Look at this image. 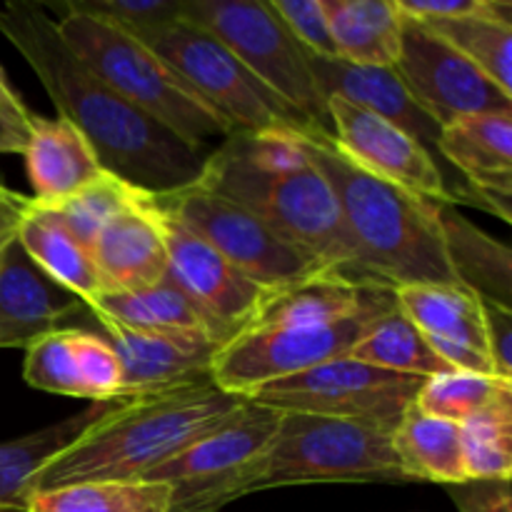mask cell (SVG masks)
<instances>
[{
	"mask_svg": "<svg viewBox=\"0 0 512 512\" xmlns=\"http://www.w3.org/2000/svg\"><path fill=\"white\" fill-rule=\"evenodd\" d=\"M0 33L38 75L60 118L93 145L105 173L150 195L188 188L200 178L208 153L120 98L68 48L43 5H3Z\"/></svg>",
	"mask_w": 512,
	"mask_h": 512,
	"instance_id": "cell-1",
	"label": "cell"
},
{
	"mask_svg": "<svg viewBox=\"0 0 512 512\" xmlns=\"http://www.w3.org/2000/svg\"><path fill=\"white\" fill-rule=\"evenodd\" d=\"M195 183L248 208L328 268L370 283L360 273L333 188L300 148L295 130H235L208 155Z\"/></svg>",
	"mask_w": 512,
	"mask_h": 512,
	"instance_id": "cell-2",
	"label": "cell"
},
{
	"mask_svg": "<svg viewBox=\"0 0 512 512\" xmlns=\"http://www.w3.org/2000/svg\"><path fill=\"white\" fill-rule=\"evenodd\" d=\"M295 138L333 188L360 273L370 283L393 290L460 285L445 255L438 203L370 173L325 130L300 128Z\"/></svg>",
	"mask_w": 512,
	"mask_h": 512,
	"instance_id": "cell-3",
	"label": "cell"
},
{
	"mask_svg": "<svg viewBox=\"0 0 512 512\" xmlns=\"http://www.w3.org/2000/svg\"><path fill=\"white\" fill-rule=\"evenodd\" d=\"M245 400L210 378L120 400L33 475L30 493L98 480H143L238 413Z\"/></svg>",
	"mask_w": 512,
	"mask_h": 512,
	"instance_id": "cell-4",
	"label": "cell"
},
{
	"mask_svg": "<svg viewBox=\"0 0 512 512\" xmlns=\"http://www.w3.org/2000/svg\"><path fill=\"white\" fill-rule=\"evenodd\" d=\"M315 483H410L390 433L353 420L283 413L263 453L220 483L170 503V512H215L273 488Z\"/></svg>",
	"mask_w": 512,
	"mask_h": 512,
	"instance_id": "cell-5",
	"label": "cell"
},
{
	"mask_svg": "<svg viewBox=\"0 0 512 512\" xmlns=\"http://www.w3.org/2000/svg\"><path fill=\"white\" fill-rule=\"evenodd\" d=\"M55 25L68 48L100 80L190 148L210 155L235 133L220 110L138 38L70 10H58Z\"/></svg>",
	"mask_w": 512,
	"mask_h": 512,
	"instance_id": "cell-6",
	"label": "cell"
},
{
	"mask_svg": "<svg viewBox=\"0 0 512 512\" xmlns=\"http://www.w3.org/2000/svg\"><path fill=\"white\" fill-rule=\"evenodd\" d=\"M183 18L220 40L270 93L313 128H330L328 98L310 68V53L263 0H185Z\"/></svg>",
	"mask_w": 512,
	"mask_h": 512,
	"instance_id": "cell-7",
	"label": "cell"
},
{
	"mask_svg": "<svg viewBox=\"0 0 512 512\" xmlns=\"http://www.w3.org/2000/svg\"><path fill=\"white\" fill-rule=\"evenodd\" d=\"M398 308V300L338 323L253 325L225 340L210 363V380L225 393L250 398L255 390L328 360L348 358L370 325Z\"/></svg>",
	"mask_w": 512,
	"mask_h": 512,
	"instance_id": "cell-8",
	"label": "cell"
},
{
	"mask_svg": "<svg viewBox=\"0 0 512 512\" xmlns=\"http://www.w3.org/2000/svg\"><path fill=\"white\" fill-rule=\"evenodd\" d=\"M150 200L160 213L183 223L235 268L270 290H285L315 275L333 273L323 260L280 238L248 208L220 198L198 183L173 193L150 195Z\"/></svg>",
	"mask_w": 512,
	"mask_h": 512,
	"instance_id": "cell-9",
	"label": "cell"
},
{
	"mask_svg": "<svg viewBox=\"0 0 512 512\" xmlns=\"http://www.w3.org/2000/svg\"><path fill=\"white\" fill-rule=\"evenodd\" d=\"M423 380L418 375L390 373L358 360L338 358L290 378L275 380L255 390L248 400L280 413L353 420L393 433L415 405Z\"/></svg>",
	"mask_w": 512,
	"mask_h": 512,
	"instance_id": "cell-10",
	"label": "cell"
},
{
	"mask_svg": "<svg viewBox=\"0 0 512 512\" xmlns=\"http://www.w3.org/2000/svg\"><path fill=\"white\" fill-rule=\"evenodd\" d=\"M140 43L173 65L215 110L235 125V130L265 133L313 128L278 95L270 93L215 35L193 20H175Z\"/></svg>",
	"mask_w": 512,
	"mask_h": 512,
	"instance_id": "cell-11",
	"label": "cell"
},
{
	"mask_svg": "<svg viewBox=\"0 0 512 512\" xmlns=\"http://www.w3.org/2000/svg\"><path fill=\"white\" fill-rule=\"evenodd\" d=\"M393 70L415 103L440 128L470 115H512V95L503 93L423 20L403 15L400 53Z\"/></svg>",
	"mask_w": 512,
	"mask_h": 512,
	"instance_id": "cell-12",
	"label": "cell"
},
{
	"mask_svg": "<svg viewBox=\"0 0 512 512\" xmlns=\"http://www.w3.org/2000/svg\"><path fill=\"white\" fill-rule=\"evenodd\" d=\"M158 218L168 253V278L205 315L223 343L248 328L278 290L255 283L175 218L160 210Z\"/></svg>",
	"mask_w": 512,
	"mask_h": 512,
	"instance_id": "cell-13",
	"label": "cell"
},
{
	"mask_svg": "<svg viewBox=\"0 0 512 512\" xmlns=\"http://www.w3.org/2000/svg\"><path fill=\"white\" fill-rule=\"evenodd\" d=\"M328 113L335 143L355 163L430 203L455 205L445 173L433 155L398 125L338 95L328 98Z\"/></svg>",
	"mask_w": 512,
	"mask_h": 512,
	"instance_id": "cell-14",
	"label": "cell"
},
{
	"mask_svg": "<svg viewBox=\"0 0 512 512\" xmlns=\"http://www.w3.org/2000/svg\"><path fill=\"white\" fill-rule=\"evenodd\" d=\"M88 305L43 273L18 238L0 250V348H28L43 335L75 328Z\"/></svg>",
	"mask_w": 512,
	"mask_h": 512,
	"instance_id": "cell-15",
	"label": "cell"
},
{
	"mask_svg": "<svg viewBox=\"0 0 512 512\" xmlns=\"http://www.w3.org/2000/svg\"><path fill=\"white\" fill-rule=\"evenodd\" d=\"M280 415H283L280 410L245 400L238 413L230 415L225 423L210 430L173 460L155 468L143 480L173 485V500L200 493L258 458L275 435Z\"/></svg>",
	"mask_w": 512,
	"mask_h": 512,
	"instance_id": "cell-16",
	"label": "cell"
},
{
	"mask_svg": "<svg viewBox=\"0 0 512 512\" xmlns=\"http://www.w3.org/2000/svg\"><path fill=\"white\" fill-rule=\"evenodd\" d=\"M393 293L398 308L448 368L495 375L478 295L460 285H403Z\"/></svg>",
	"mask_w": 512,
	"mask_h": 512,
	"instance_id": "cell-17",
	"label": "cell"
},
{
	"mask_svg": "<svg viewBox=\"0 0 512 512\" xmlns=\"http://www.w3.org/2000/svg\"><path fill=\"white\" fill-rule=\"evenodd\" d=\"M310 68H313L315 83H318L320 93H323L325 98L338 95V98L348 100V103L370 110V113L380 115V118H385L388 123L398 125L403 133H408L410 138L418 140V143L433 155L435 163H438L440 170L445 173V180H448V188L450 193H453L455 203H465L475 208L473 200L450 180V173H453V170H450L448 165H445V160L440 158L438 145L443 128L415 103L413 95L405 90V85L400 83L398 73H395L393 68H360V65L343 63V60L318 58V55H310ZM453 178L458 180L460 185H465L455 173ZM465 188H468V185H465Z\"/></svg>",
	"mask_w": 512,
	"mask_h": 512,
	"instance_id": "cell-18",
	"label": "cell"
},
{
	"mask_svg": "<svg viewBox=\"0 0 512 512\" xmlns=\"http://www.w3.org/2000/svg\"><path fill=\"white\" fill-rule=\"evenodd\" d=\"M120 360V400L160 393L210 378L218 343L195 335L145 333L108 318H93Z\"/></svg>",
	"mask_w": 512,
	"mask_h": 512,
	"instance_id": "cell-19",
	"label": "cell"
},
{
	"mask_svg": "<svg viewBox=\"0 0 512 512\" xmlns=\"http://www.w3.org/2000/svg\"><path fill=\"white\" fill-rule=\"evenodd\" d=\"M440 158L488 203L490 213L512 223V115L460 118L440 133Z\"/></svg>",
	"mask_w": 512,
	"mask_h": 512,
	"instance_id": "cell-20",
	"label": "cell"
},
{
	"mask_svg": "<svg viewBox=\"0 0 512 512\" xmlns=\"http://www.w3.org/2000/svg\"><path fill=\"white\" fill-rule=\"evenodd\" d=\"M90 255L103 293L150 288L168 278V253L150 193L100 230Z\"/></svg>",
	"mask_w": 512,
	"mask_h": 512,
	"instance_id": "cell-21",
	"label": "cell"
},
{
	"mask_svg": "<svg viewBox=\"0 0 512 512\" xmlns=\"http://www.w3.org/2000/svg\"><path fill=\"white\" fill-rule=\"evenodd\" d=\"M25 170L40 205L63 203L105 173L85 135L65 118L30 115L28 145L23 150Z\"/></svg>",
	"mask_w": 512,
	"mask_h": 512,
	"instance_id": "cell-22",
	"label": "cell"
},
{
	"mask_svg": "<svg viewBox=\"0 0 512 512\" xmlns=\"http://www.w3.org/2000/svg\"><path fill=\"white\" fill-rule=\"evenodd\" d=\"M438 218L455 280L480 300L512 310V253L508 245L465 220L453 205H438Z\"/></svg>",
	"mask_w": 512,
	"mask_h": 512,
	"instance_id": "cell-23",
	"label": "cell"
},
{
	"mask_svg": "<svg viewBox=\"0 0 512 512\" xmlns=\"http://www.w3.org/2000/svg\"><path fill=\"white\" fill-rule=\"evenodd\" d=\"M85 305L90 318H108L125 328L145 330V333L195 335L223 345V338L215 333L213 325L170 278L128 293H98Z\"/></svg>",
	"mask_w": 512,
	"mask_h": 512,
	"instance_id": "cell-24",
	"label": "cell"
},
{
	"mask_svg": "<svg viewBox=\"0 0 512 512\" xmlns=\"http://www.w3.org/2000/svg\"><path fill=\"white\" fill-rule=\"evenodd\" d=\"M338 60L360 68H393L403 13L395 0H323Z\"/></svg>",
	"mask_w": 512,
	"mask_h": 512,
	"instance_id": "cell-25",
	"label": "cell"
},
{
	"mask_svg": "<svg viewBox=\"0 0 512 512\" xmlns=\"http://www.w3.org/2000/svg\"><path fill=\"white\" fill-rule=\"evenodd\" d=\"M15 238L48 278L68 288L80 300L88 303L95 295L103 293L90 250H85L73 238V233L60 223V218L48 205H40L30 198V208L20 220Z\"/></svg>",
	"mask_w": 512,
	"mask_h": 512,
	"instance_id": "cell-26",
	"label": "cell"
},
{
	"mask_svg": "<svg viewBox=\"0 0 512 512\" xmlns=\"http://www.w3.org/2000/svg\"><path fill=\"white\" fill-rule=\"evenodd\" d=\"M398 463L410 483L460 485L468 480L463 463L460 423L433 418L410 408L398 428L390 433Z\"/></svg>",
	"mask_w": 512,
	"mask_h": 512,
	"instance_id": "cell-27",
	"label": "cell"
},
{
	"mask_svg": "<svg viewBox=\"0 0 512 512\" xmlns=\"http://www.w3.org/2000/svg\"><path fill=\"white\" fill-rule=\"evenodd\" d=\"M120 400L108 403H93L90 408L80 410L73 418H65L60 423L30 433L18 440H5L0 443V508H25L28 510L30 480L43 468L48 460L63 453L70 443L83 435L88 425L103 418L110 408Z\"/></svg>",
	"mask_w": 512,
	"mask_h": 512,
	"instance_id": "cell-28",
	"label": "cell"
},
{
	"mask_svg": "<svg viewBox=\"0 0 512 512\" xmlns=\"http://www.w3.org/2000/svg\"><path fill=\"white\" fill-rule=\"evenodd\" d=\"M433 33L453 45L465 60L483 70L503 93L512 95V3L488 0L480 15L455 20H425Z\"/></svg>",
	"mask_w": 512,
	"mask_h": 512,
	"instance_id": "cell-29",
	"label": "cell"
},
{
	"mask_svg": "<svg viewBox=\"0 0 512 512\" xmlns=\"http://www.w3.org/2000/svg\"><path fill=\"white\" fill-rule=\"evenodd\" d=\"M173 485L155 480H98L30 493L28 512H170Z\"/></svg>",
	"mask_w": 512,
	"mask_h": 512,
	"instance_id": "cell-30",
	"label": "cell"
},
{
	"mask_svg": "<svg viewBox=\"0 0 512 512\" xmlns=\"http://www.w3.org/2000/svg\"><path fill=\"white\" fill-rule=\"evenodd\" d=\"M348 358L390 370V373L418 375V378H433L445 370H453L433 353L423 333L410 323L408 315L400 308H393L383 318L375 320L368 333L350 350Z\"/></svg>",
	"mask_w": 512,
	"mask_h": 512,
	"instance_id": "cell-31",
	"label": "cell"
},
{
	"mask_svg": "<svg viewBox=\"0 0 512 512\" xmlns=\"http://www.w3.org/2000/svg\"><path fill=\"white\" fill-rule=\"evenodd\" d=\"M468 480L512 478V393L460 423Z\"/></svg>",
	"mask_w": 512,
	"mask_h": 512,
	"instance_id": "cell-32",
	"label": "cell"
},
{
	"mask_svg": "<svg viewBox=\"0 0 512 512\" xmlns=\"http://www.w3.org/2000/svg\"><path fill=\"white\" fill-rule=\"evenodd\" d=\"M508 393H512V383L498 375L445 370V373L423 380V388L415 398V408L433 418L465 423Z\"/></svg>",
	"mask_w": 512,
	"mask_h": 512,
	"instance_id": "cell-33",
	"label": "cell"
},
{
	"mask_svg": "<svg viewBox=\"0 0 512 512\" xmlns=\"http://www.w3.org/2000/svg\"><path fill=\"white\" fill-rule=\"evenodd\" d=\"M143 195V190H138L135 185L125 183V180L115 178V175L110 173H103L98 180H93V183L85 185L83 190L70 195L63 203L53 205L50 210H53L60 218V223L73 233V238L78 240L85 250H90L100 230H103L115 215H120L123 210H128L130 205L138 203Z\"/></svg>",
	"mask_w": 512,
	"mask_h": 512,
	"instance_id": "cell-34",
	"label": "cell"
},
{
	"mask_svg": "<svg viewBox=\"0 0 512 512\" xmlns=\"http://www.w3.org/2000/svg\"><path fill=\"white\" fill-rule=\"evenodd\" d=\"M75 328L55 330L25 348L23 378L30 388L70 398H85L73 350Z\"/></svg>",
	"mask_w": 512,
	"mask_h": 512,
	"instance_id": "cell-35",
	"label": "cell"
},
{
	"mask_svg": "<svg viewBox=\"0 0 512 512\" xmlns=\"http://www.w3.org/2000/svg\"><path fill=\"white\" fill-rule=\"evenodd\" d=\"M55 8L103 20L133 38L145 40L155 30L183 18L185 0H70Z\"/></svg>",
	"mask_w": 512,
	"mask_h": 512,
	"instance_id": "cell-36",
	"label": "cell"
},
{
	"mask_svg": "<svg viewBox=\"0 0 512 512\" xmlns=\"http://www.w3.org/2000/svg\"><path fill=\"white\" fill-rule=\"evenodd\" d=\"M73 350L85 400L93 403L120 400V360L108 338L75 328Z\"/></svg>",
	"mask_w": 512,
	"mask_h": 512,
	"instance_id": "cell-37",
	"label": "cell"
},
{
	"mask_svg": "<svg viewBox=\"0 0 512 512\" xmlns=\"http://www.w3.org/2000/svg\"><path fill=\"white\" fill-rule=\"evenodd\" d=\"M270 8L278 13L285 28L293 33V38L318 58L338 60L333 35H330L328 18H325L323 0H270Z\"/></svg>",
	"mask_w": 512,
	"mask_h": 512,
	"instance_id": "cell-38",
	"label": "cell"
},
{
	"mask_svg": "<svg viewBox=\"0 0 512 512\" xmlns=\"http://www.w3.org/2000/svg\"><path fill=\"white\" fill-rule=\"evenodd\" d=\"M448 493L460 512H512L510 480H465Z\"/></svg>",
	"mask_w": 512,
	"mask_h": 512,
	"instance_id": "cell-39",
	"label": "cell"
},
{
	"mask_svg": "<svg viewBox=\"0 0 512 512\" xmlns=\"http://www.w3.org/2000/svg\"><path fill=\"white\" fill-rule=\"evenodd\" d=\"M488 355L498 378L512 383V310L483 300Z\"/></svg>",
	"mask_w": 512,
	"mask_h": 512,
	"instance_id": "cell-40",
	"label": "cell"
},
{
	"mask_svg": "<svg viewBox=\"0 0 512 512\" xmlns=\"http://www.w3.org/2000/svg\"><path fill=\"white\" fill-rule=\"evenodd\" d=\"M398 10L415 20H455L480 15L488 10V0H395Z\"/></svg>",
	"mask_w": 512,
	"mask_h": 512,
	"instance_id": "cell-41",
	"label": "cell"
},
{
	"mask_svg": "<svg viewBox=\"0 0 512 512\" xmlns=\"http://www.w3.org/2000/svg\"><path fill=\"white\" fill-rule=\"evenodd\" d=\"M30 110L25 103L0 108V153L23 155L30 135Z\"/></svg>",
	"mask_w": 512,
	"mask_h": 512,
	"instance_id": "cell-42",
	"label": "cell"
},
{
	"mask_svg": "<svg viewBox=\"0 0 512 512\" xmlns=\"http://www.w3.org/2000/svg\"><path fill=\"white\" fill-rule=\"evenodd\" d=\"M30 208V198L15 193V190L5 188L0 183V243H8L18 233L20 220L25 218Z\"/></svg>",
	"mask_w": 512,
	"mask_h": 512,
	"instance_id": "cell-43",
	"label": "cell"
},
{
	"mask_svg": "<svg viewBox=\"0 0 512 512\" xmlns=\"http://www.w3.org/2000/svg\"><path fill=\"white\" fill-rule=\"evenodd\" d=\"M23 103V100L18 98V93H15L13 88L8 85V78H5L3 68H0V108H5V105H18Z\"/></svg>",
	"mask_w": 512,
	"mask_h": 512,
	"instance_id": "cell-44",
	"label": "cell"
},
{
	"mask_svg": "<svg viewBox=\"0 0 512 512\" xmlns=\"http://www.w3.org/2000/svg\"><path fill=\"white\" fill-rule=\"evenodd\" d=\"M0 512H28L25 508H0Z\"/></svg>",
	"mask_w": 512,
	"mask_h": 512,
	"instance_id": "cell-45",
	"label": "cell"
},
{
	"mask_svg": "<svg viewBox=\"0 0 512 512\" xmlns=\"http://www.w3.org/2000/svg\"><path fill=\"white\" fill-rule=\"evenodd\" d=\"M10 240H13V238H10ZM5 248V243H0V250H3Z\"/></svg>",
	"mask_w": 512,
	"mask_h": 512,
	"instance_id": "cell-46",
	"label": "cell"
}]
</instances>
